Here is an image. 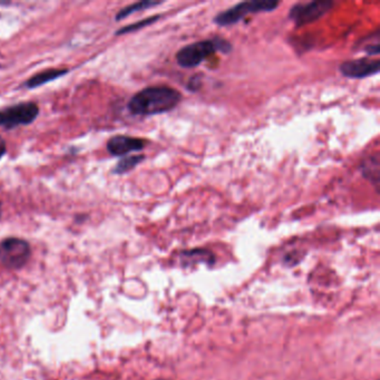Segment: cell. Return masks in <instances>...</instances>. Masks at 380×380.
<instances>
[{"mask_svg":"<svg viewBox=\"0 0 380 380\" xmlns=\"http://www.w3.org/2000/svg\"><path fill=\"white\" fill-rule=\"evenodd\" d=\"M145 159L144 155H132L124 157L119 161V164L114 169V173L124 174L130 171L137 168L139 163H142Z\"/></svg>","mask_w":380,"mask_h":380,"instance_id":"8fae6325","label":"cell"},{"mask_svg":"<svg viewBox=\"0 0 380 380\" xmlns=\"http://www.w3.org/2000/svg\"><path fill=\"white\" fill-rule=\"evenodd\" d=\"M379 60H369V58H358V60H347L339 66L343 76L352 80H363L367 77L378 74L379 71Z\"/></svg>","mask_w":380,"mask_h":380,"instance_id":"52a82bcc","label":"cell"},{"mask_svg":"<svg viewBox=\"0 0 380 380\" xmlns=\"http://www.w3.org/2000/svg\"><path fill=\"white\" fill-rule=\"evenodd\" d=\"M146 146V141L139 137L117 135L112 137L107 143V150L112 155L124 156L131 152H139Z\"/></svg>","mask_w":380,"mask_h":380,"instance_id":"ba28073f","label":"cell"},{"mask_svg":"<svg viewBox=\"0 0 380 380\" xmlns=\"http://www.w3.org/2000/svg\"><path fill=\"white\" fill-rule=\"evenodd\" d=\"M182 102V94L169 86H150L135 94L128 111L137 116H153L172 111Z\"/></svg>","mask_w":380,"mask_h":380,"instance_id":"6da1fadb","label":"cell"},{"mask_svg":"<svg viewBox=\"0 0 380 380\" xmlns=\"http://www.w3.org/2000/svg\"><path fill=\"white\" fill-rule=\"evenodd\" d=\"M161 3H163V1H152V0H145V1H139V3H132L130 6L123 8L122 10L116 15V20L124 19V18L128 17L130 15L142 12V10L152 8V7L159 6Z\"/></svg>","mask_w":380,"mask_h":380,"instance_id":"30bf717a","label":"cell"},{"mask_svg":"<svg viewBox=\"0 0 380 380\" xmlns=\"http://www.w3.org/2000/svg\"><path fill=\"white\" fill-rule=\"evenodd\" d=\"M67 71H69L67 69H51V71H43V73H40V74L31 77V80L26 83V86L28 88L38 87V86L44 85L46 83L60 78L62 75H65Z\"/></svg>","mask_w":380,"mask_h":380,"instance_id":"9c48e42d","label":"cell"},{"mask_svg":"<svg viewBox=\"0 0 380 380\" xmlns=\"http://www.w3.org/2000/svg\"><path fill=\"white\" fill-rule=\"evenodd\" d=\"M201 87V80H200L199 76H194V78H191L190 82H189V91H199V88Z\"/></svg>","mask_w":380,"mask_h":380,"instance_id":"4fadbf2b","label":"cell"},{"mask_svg":"<svg viewBox=\"0 0 380 380\" xmlns=\"http://www.w3.org/2000/svg\"><path fill=\"white\" fill-rule=\"evenodd\" d=\"M159 17H161V16L157 15V16H152V17L146 18V19L141 20V21H137V23L132 24V25L130 26H126L124 28L119 29L116 34H128V33H133V31H139V29L144 28V27H148V26L156 23V21L159 19Z\"/></svg>","mask_w":380,"mask_h":380,"instance_id":"7c38bea8","label":"cell"},{"mask_svg":"<svg viewBox=\"0 0 380 380\" xmlns=\"http://www.w3.org/2000/svg\"><path fill=\"white\" fill-rule=\"evenodd\" d=\"M31 256L29 244L21 239H6L0 244V261L12 269L23 267Z\"/></svg>","mask_w":380,"mask_h":380,"instance_id":"8992f818","label":"cell"},{"mask_svg":"<svg viewBox=\"0 0 380 380\" xmlns=\"http://www.w3.org/2000/svg\"><path fill=\"white\" fill-rule=\"evenodd\" d=\"M279 6L278 1L275 0H252L236 3L225 12H218L213 21L220 27H227L238 24L244 19L245 16L257 12H273Z\"/></svg>","mask_w":380,"mask_h":380,"instance_id":"3957f363","label":"cell"},{"mask_svg":"<svg viewBox=\"0 0 380 380\" xmlns=\"http://www.w3.org/2000/svg\"><path fill=\"white\" fill-rule=\"evenodd\" d=\"M365 51H366V53L368 55H374V56H378L380 53L379 44L376 43L372 44V45H368L366 49H365Z\"/></svg>","mask_w":380,"mask_h":380,"instance_id":"5bb4252c","label":"cell"},{"mask_svg":"<svg viewBox=\"0 0 380 380\" xmlns=\"http://www.w3.org/2000/svg\"><path fill=\"white\" fill-rule=\"evenodd\" d=\"M6 142H5V139H3V137H0V159H1L5 154H6Z\"/></svg>","mask_w":380,"mask_h":380,"instance_id":"9a60e30c","label":"cell"},{"mask_svg":"<svg viewBox=\"0 0 380 380\" xmlns=\"http://www.w3.org/2000/svg\"><path fill=\"white\" fill-rule=\"evenodd\" d=\"M335 3L329 0H316L310 3H298L290 8L289 19L293 20L297 27L315 23L324 15L329 12Z\"/></svg>","mask_w":380,"mask_h":380,"instance_id":"277c9868","label":"cell"},{"mask_svg":"<svg viewBox=\"0 0 380 380\" xmlns=\"http://www.w3.org/2000/svg\"><path fill=\"white\" fill-rule=\"evenodd\" d=\"M40 108L35 103H21L0 110V128H12L28 125L37 119Z\"/></svg>","mask_w":380,"mask_h":380,"instance_id":"5b68a950","label":"cell"},{"mask_svg":"<svg viewBox=\"0 0 380 380\" xmlns=\"http://www.w3.org/2000/svg\"><path fill=\"white\" fill-rule=\"evenodd\" d=\"M0 216H1V203H0Z\"/></svg>","mask_w":380,"mask_h":380,"instance_id":"2e32d148","label":"cell"},{"mask_svg":"<svg viewBox=\"0 0 380 380\" xmlns=\"http://www.w3.org/2000/svg\"><path fill=\"white\" fill-rule=\"evenodd\" d=\"M232 45L230 42L222 37H214L212 40H200L196 43L182 47L175 55L178 65L182 69H196L201 65L207 58L216 54H230Z\"/></svg>","mask_w":380,"mask_h":380,"instance_id":"7a4b0ae2","label":"cell"}]
</instances>
